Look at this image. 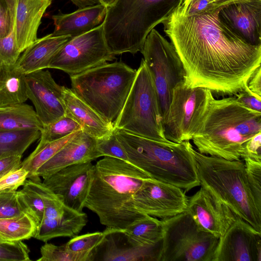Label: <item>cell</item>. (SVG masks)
Listing matches in <instances>:
<instances>
[{"label": "cell", "instance_id": "1", "mask_svg": "<svg viewBox=\"0 0 261 261\" xmlns=\"http://www.w3.org/2000/svg\"><path fill=\"white\" fill-rule=\"evenodd\" d=\"M220 10L189 16L178 7L162 23L183 64L185 83L232 96L247 88L260 66L261 46L247 44L228 31L219 20Z\"/></svg>", "mask_w": 261, "mask_h": 261}, {"label": "cell", "instance_id": "2", "mask_svg": "<svg viewBox=\"0 0 261 261\" xmlns=\"http://www.w3.org/2000/svg\"><path fill=\"white\" fill-rule=\"evenodd\" d=\"M149 178L129 162L104 156L94 165L84 207L106 228L124 230L147 215L135 207L133 196Z\"/></svg>", "mask_w": 261, "mask_h": 261}, {"label": "cell", "instance_id": "3", "mask_svg": "<svg viewBox=\"0 0 261 261\" xmlns=\"http://www.w3.org/2000/svg\"><path fill=\"white\" fill-rule=\"evenodd\" d=\"M259 132L261 112L247 108L234 96L214 97L191 140L201 153L239 160L246 142Z\"/></svg>", "mask_w": 261, "mask_h": 261}, {"label": "cell", "instance_id": "4", "mask_svg": "<svg viewBox=\"0 0 261 261\" xmlns=\"http://www.w3.org/2000/svg\"><path fill=\"white\" fill-rule=\"evenodd\" d=\"M200 186L261 233V190L251 181L243 160L204 154L190 146Z\"/></svg>", "mask_w": 261, "mask_h": 261}, {"label": "cell", "instance_id": "5", "mask_svg": "<svg viewBox=\"0 0 261 261\" xmlns=\"http://www.w3.org/2000/svg\"><path fill=\"white\" fill-rule=\"evenodd\" d=\"M129 162L150 178L189 191L199 186L190 141L163 142L114 129Z\"/></svg>", "mask_w": 261, "mask_h": 261}, {"label": "cell", "instance_id": "6", "mask_svg": "<svg viewBox=\"0 0 261 261\" xmlns=\"http://www.w3.org/2000/svg\"><path fill=\"white\" fill-rule=\"evenodd\" d=\"M184 0H117L107 8L104 37L114 56L140 51L154 27L163 23Z\"/></svg>", "mask_w": 261, "mask_h": 261}, {"label": "cell", "instance_id": "7", "mask_svg": "<svg viewBox=\"0 0 261 261\" xmlns=\"http://www.w3.org/2000/svg\"><path fill=\"white\" fill-rule=\"evenodd\" d=\"M137 70L122 61L106 63L70 76L71 90L113 123L129 92Z\"/></svg>", "mask_w": 261, "mask_h": 261}, {"label": "cell", "instance_id": "8", "mask_svg": "<svg viewBox=\"0 0 261 261\" xmlns=\"http://www.w3.org/2000/svg\"><path fill=\"white\" fill-rule=\"evenodd\" d=\"M119 129L150 139L168 142L156 91L143 59L124 105L113 122Z\"/></svg>", "mask_w": 261, "mask_h": 261}, {"label": "cell", "instance_id": "9", "mask_svg": "<svg viewBox=\"0 0 261 261\" xmlns=\"http://www.w3.org/2000/svg\"><path fill=\"white\" fill-rule=\"evenodd\" d=\"M160 261H213L219 238L200 230L186 212L161 219Z\"/></svg>", "mask_w": 261, "mask_h": 261}, {"label": "cell", "instance_id": "10", "mask_svg": "<svg viewBox=\"0 0 261 261\" xmlns=\"http://www.w3.org/2000/svg\"><path fill=\"white\" fill-rule=\"evenodd\" d=\"M158 94L164 122L168 114L173 89L185 81L183 64L172 44L153 29L140 51Z\"/></svg>", "mask_w": 261, "mask_h": 261}, {"label": "cell", "instance_id": "11", "mask_svg": "<svg viewBox=\"0 0 261 261\" xmlns=\"http://www.w3.org/2000/svg\"><path fill=\"white\" fill-rule=\"evenodd\" d=\"M214 97L208 89L191 87L185 81L177 84L173 89L164 122L166 139L175 143L191 140L198 132Z\"/></svg>", "mask_w": 261, "mask_h": 261}, {"label": "cell", "instance_id": "12", "mask_svg": "<svg viewBox=\"0 0 261 261\" xmlns=\"http://www.w3.org/2000/svg\"><path fill=\"white\" fill-rule=\"evenodd\" d=\"M104 37L103 23L72 38L55 55L48 68L62 70L70 76L113 61Z\"/></svg>", "mask_w": 261, "mask_h": 261}, {"label": "cell", "instance_id": "13", "mask_svg": "<svg viewBox=\"0 0 261 261\" xmlns=\"http://www.w3.org/2000/svg\"><path fill=\"white\" fill-rule=\"evenodd\" d=\"M133 201L138 211L163 219L185 212L188 197L181 188L149 178L134 194Z\"/></svg>", "mask_w": 261, "mask_h": 261}, {"label": "cell", "instance_id": "14", "mask_svg": "<svg viewBox=\"0 0 261 261\" xmlns=\"http://www.w3.org/2000/svg\"><path fill=\"white\" fill-rule=\"evenodd\" d=\"M28 98L32 102L42 125L49 124L66 113L64 86L58 84L50 72L40 70L25 75Z\"/></svg>", "mask_w": 261, "mask_h": 261}, {"label": "cell", "instance_id": "15", "mask_svg": "<svg viewBox=\"0 0 261 261\" xmlns=\"http://www.w3.org/2000/svg\"><path fill=\"white\" fill-rule=\"evenodd\" d=\"M93 167L92 162L71 165L43 179L42 182L61 198L65 206L82 213L89 191Z\"/></svg>", "mask_w": 261, "mask_h": 261}, {"label": "cell", "instance_id": "16", "mask_svg": "<svg viewBox=\"0 0 261 261\" xmlns=\"http://www.w3.org/2000/svg\"><path fill=\"white\" fill-rule=\"evenodd\" d=\"M213 261H261V233L238 217L219 238Z\"/></svg>", "mask_w": 261, "mask_h": 261}, {"label": "cell", "instance_id": "17", "mask_svg": "<svg viewBox=\"0 0 261 261\" xmlns=\"http://www.w3.org/2000/svg\"><path fill=\"white\" fill-rule=\"evenodd\" d=\"M198 228L220 238L239 217L202 187L188 198L186 211Z\"/></svg>", "mask_w": 261, "mask_h": 261}, {"label": "cell", "instance_id": "18", "mask_svg": "<svg viewBox=\"0 0 261 261\" xmlns=\"http://www.w3.org/2000/svg\"><path fill=\"white\" fill-rule=\"evenodd\" d=\"M105 237L95 250L96 260L104 261H160L162 240L154 245L135 241L123 230L106 228ZM94 258V259H95Z\"/></svg>", "mask_w": 261, "mask_h": 261}, {"label": "cell", "instance_id": "19", "mask_svg": "<svg viewBox=\"0 0 261 261\" xmlns=\"http://www.w3.org/2000/svg\"><path fill=\"white\" fill-rule=\"evenodd\" d=\"M220 22L244 42L261 46V0L234 3L221 9Z\"/></svg>", "mask_w": 261, "mask_h": 261}, {"label": "cell", "instance_id": "20", "mask_svg": "<svg viewBox=\"0 0 261 261\" xmlns=\"http://www.w3.org/2000/svg\"><path fill=\"white\" fill-rule=\"evenodd\" d=\"M99 157L96 139L81 130L37 170L36 175L45 179L64 167Z\"/></svg>", "mask_w": 261, "mask_h": 261}, {"label": "cell", "instance_id": "21", "mask_svg": "<svg viewBox=\"0 0 261 261\" xmlns=\"http://www.w3.org/2000/svg\"><path fill=\"white\" fill-rule=\"evenodd\" d=\"M51 0H16L15 33L21 54L37 39L41 19Z\"/></svg>", "mask_w": 261, "mask_h": 261}, {"label": "cell", "instance_id": "22", "mask_svg": "<svg viewBox=\"0 0 261 261\" xmlns=\"http://www.w3.org/2000/svg\"><path fill=\"white\" fill-rule=\"evenodd\" d=\"M107 7L100 4L79 8L69 14L61 12L52 16L54 36H70L72 38L85 34L101 24L105 18Z\"/></svg>", "mask_w": 261, "mask_h": 261}, {"label": "cell", "instance_id": "23", "mask_svg": "<svg viewBox=\"0 0 261 261\" xmlns=\"http://www.w3.org/2000/svg\"><path fill=\"white\" fill-rule=\"evenodd\" d=\"M63 99L66 114L80 125L83 132L96 139L106 137L113 132V123L106 120L71 89L64 86Z\"/></svg>", "mask_w": 261, "mask_h": 261}, {"label": "cell", "instance_id": "24", "mask_svg": "<svg viewBox=\"0 0 261 261\" xmlns=\"http://www.w3.org/2000/svg\"><path fill=\"white\" fill-rule=\"evenodd\" d=\"M71 38L70 36H54L52 34L37 38L22 52L15 65L25 74L48 68L55 55Z\"/></svg>", "mask_w": 261, "mask_h": 261}, {"label": "cell", "instance_id": "25", "mask_svg": "<svg viewBox=\"0 0 261 261\" xmlns=\"http://www.w3.org/2000/svg\"><path fill=\"white\" fill-rule=\"evenodd\" d=\"M87 215L66 206L62 216L58 218L43 217L37 227L35 239L46 242L58 237L77 236L86 225Z\"/></svg>", "mask_w": 261, "mask_h": 261}, {"label": "cell", "instance_id": "26", "mask_svg": "<svg viewBox=\"0 0 261 261\" xmlns=\"http://www.w3.org/2000/svg\"><path fill=\"white\" fill-rule=\"evenodd\" d=\"M0 106L24 103L28 98L25 75L14 65H0Z\"/></svg>", "mask_w": 261, "mask_h": 261}, {"label": "cell", "instance_id": "27", "mask_svg": "<svg viewBox=\"0 0 261 261\" xmlns=\"http://www.w3.org/2000/svg\"><path fill=\"white\" fill-rule=\"evenodd\" d=\"M43 125L32 106L21 103L0 109V130L35 129L41 130Z\"/></svg>", "mask_w": 261, "mask_h": 261}, {"label": "cell", "instance_id": "28", "mask_svg": "<svg viewBox=\"0 0 261 261\" xmlns=\"http://www.w3.org/2000/svg\"><path fill=\"white\" fill-rule=\"evenodd\" d=\"M41 131L35 129L0 130V156H22L28 148L40 138Z\"/></svg>", "mask_w": 261, "mask_h": 261}, {"label": "cell", "instance_id": "29", "mask_svg": "<svg viewBox=\"0 0 261 261\" xmlns=\"http://www.w3.org/2000/svg\"><path fill=\"white\" fill-rule=\"evenodd\" d=\"M81 130L74 132L62 139L47 143L41 146H37L20 164V167H23L29 172L28 178L34 181H41L40 177L36 175L37 170Z\"/></svg>", "mask_w": 261, "mask_h": 261}, {"label": "cell", "instance_id": "30", "mask_svg": "<svg viewBox=\"0 0 261 261\" xmlns=\"http://www.w3.org/2000/svg\"><path fill=\"white\" fill-rule=\"evenodd\" d=\"M123 230L135 241L143 245H154L163 239L161 220L147 215Z\"/></svg>", "mask_w": 261, "mask_h": 261}, {"label": "cell", "instance_id": "31", "mask_svg": "<svg viewBox=\"0 0 261 261\" xmlns=\"http://www.w3.org/2000/svg\"><path fill=\"white\" fill-rule=\"evenodd\" d=\"M37 225L28 214L0 219V238L4 241H17L34 237Z\"/></svg>", "mask_w": 261, "mask_h": 261}, {"label": "cell", "instance_id": "32", "mask_svg": "<svg viewBox=\"0 0 261 261\" xmlns=\"http://www.w3.org/2000/svg\"><path fill=\"white\" fill-rule=\"evenodd\" d=\"M17 197L24 213L30 216L38 226L44 217V204L33 182L27 179L22 188L17 191Z\"/></svg>", "mask_w": 261, "mask_h": 261}, {"label": "cell", "instance_id": "33", "mask_svg": "<svg viewBox=\"0 0 261 261\" xmlns=\"http://www.w3.org/2000/svg\"><path fill=\"white\" fill-rule=\"evenodd\" d=\"M81 130L80 125L66 113L55 121L43 126L37 146L62 139Z\"/></svg>", "mask_w": 261, "mask_h": 261}, {"label": "cell", "instance_id": "34", "mask_svg": "<svg viewBox=\"0 0 261 261\" xmlns=\"http://www.w3.org/2000/svg\"><path fill=\"white\" fill-rule=\"evenodd\" d=\"M40 253L38 261H93L95 255V251L73 252L66 244L57 246L48 243L41 246Z\"/></svg>", "mask_w": 261, "mask_h": 261}, {"label": "cell", "instance_id": "35", "mask_svg": "<svg viewBox=\"0 0 261 261\" xmlns=\"http://www.w3.org/2000/svg\"><path fill=\"white\" fill-rule=\"evenodd\" d=\"M33 182L43 202V217L55 218L62 216L66 206L64 205L61 198L47 188L41 181Z\"/></svg>", "mask_w": 261, "mask_h": 261}, {"label": "cell", "instance_id": "36", "mask_svg": "<svg viewBox=\"0 0 261 261\" xmlns=\"http://www.w3.org/2000/svg\"><path fill=\"white\" fill-rule=\"evenodd\" d=\"M20 54L15 38V15H12L9 33L7 36L0 38V65H15Z\"/></svg>", "mask_w": 261, "mask_h": 261}, {"label": "cell", "instance_id": "37", "mask_svg": "<svg viewBox=\"0 0 261 261\" xmlns=\"http://www.w3.org/2000/svg\"><path fill=\"white\" fill-rule=\"evenodd\" d=\"M96 149L100 156H111L129 162L126 152L118 140L114 129L110 135L96 139Z\"/></svg>", "mask_w": 261, "mask_h": 261}, {"label": "cell", "instance_id": "38", "mask_svg": "<svg viewBox=\"0 0 261 261\" xmlns=\"http://www.w3.org/2000/svg\"><path fill=\"white\" fill-rule=\"evenodd\" d=\"M104 237L103 231L77 235L65 244L69 250L73 252L94 251L102 242Z\"/></svg>", "mask_w": 261, "mask_h": 261}, {"label": "cell", "instance_id": "39", "mask_svg": "<svg viewBox=\"0 0 261 261\" xmlns=\"http://www.w3.org/2000/svg\"><path fill=\"white\" fill-rule=\"evenodd\" d=\"M30 252L22 241H0V261H29Z\"/></svg>", "mask_w": 261, "mask_h": 261}, {"label": "cell", "instance_id": "40", "mask_svg": "<svg viewBox=\"0 0 261 261\" xmlns=\"http://www.w3.org/2000/svg\"><path fill=\"white\" fill-rule=\"evenodd\" d=\"M23 213L17 191L0 192V219L14 218Z\"/></svg>", "mask_w": 261, "mask_h": 261}, {"label": "cell", "instance_id": "41", "mask_svg": "<svg viewBox=\"0 0 261 261\" xmlns=\"http://www.w3.org/2000/svg\"><path fill=\"white\" fill-rule=\"evenodd\" d=\"M28 171L19 167L10 171L0 178V192L16 191L28 179Z\"/></svg>", "mask_w": 261, "mask_h": 261}, {"label": "cell", "instance_id": "42", "mask_svg": "<svg viewBox=\"0 0 261 261\" xmlns=\"http://www.w3.org/2000/svg\"><path fill=\"white\" fill-rule=\"evenodd\" d=\"M246 158L261 161V132L256 134L246 142L242 159Z\"/></svg>", "mask_w": 261, "mask_h": 261}, {"label": "cell", "instance_id": "43", "mask_svg": "<svg viewBox=\"0 0 261 261\" xmlns=\"http://www.w3.org/2000/svg\"><path fill=\"white\" fill-rule=\"evenodd\" d=\"M11 23L12 15L7 0H0V38L8 35Z\"/></svg>", "mask_w": 261, "mask_h": 261}, {"label": "cell", "instance_id": "44", "mask_svg": "<svg viewBox=\"0 0 261 261\" xmlns=\"http://www.w3.org/2000/svg\"><path fill=\"white\" fill-rule=\"evenodd\" d=\"M237 100L247 108L261 112V99L258 98L247 90L241 91L234 95Z\"/></svg>", "mask_w": 261, "mask_h": 261}, {"label": "cell", "instance_id": "45", "mask_svg": "<svg viewBox=\"0 0 261 261\" xmlns=\"http://www.w3.org/2000/svg\"><path fill=\"white\" fill-rule=\"evenodd\" d=\"M21 156L18 155L0 156V178L10 171L20 167Z\"/></svg>", "mask_w": 261, "mask_h": 261}, {"label": "cell", "instance_id": "46", "mask_svg": "<svg viewBox=\"0 0 261 261\" xmlns=\"http://www.w3.org/2000/svg\"><path fill=\"white\" fill-rule=\"evenodd\" d=\"M245 89L261 99V66L258 67L250 75Z\"/></svg>", "mask_w": 261, "mask_h": 261}, {"label": "cell", "instance_id": "47", "mask_svg": "<svg viewBox=\"0 0 261 261\" xmlns=\"http://www.w3.org/2000/svg\"><path fill=\"white\" fill-rule=\"evenodd\" d=\"M79 8L100 4L99 0H70Z\"/></svg>", "mask_w": 261, "mask_h": 261}, {"label": "cell", "instance_id": "48", "mask_svg": "<svg viewBox=\"0 0 261 261\" xmlns=\"http://www.w3.org/2000/svg\"><path fill=\"white\" fill-rule=\"evenodd\" d=\"M117 0H99L101 4L105 6L107 8L113 6Z\"/></svg>", "mask_w": 261, "mask_h": 261}, {"label": "cell", "instance_id": "49", "mask_svg": "<svg viewBox=\"0 0 261 261\" xmlns=\"http://www.w3.org/2000/svg\"><path fill=\"white\" fill-rule=\"evenodd\" d=\"M7 106H0V109H4L6 108Z\"/></svg>", "mask_w": 261, "mask_h": 261}, {"label": "cell", "instance_id": "50", "mask_svg": "<svg viewBox=\"0 0 261 261\" xmlns=\"http://www.w3.org/2000/svg\"><path fill=\"white\" fill-rule=\"evenodd\" d=\"M4 241V240H3L0 238V241Z\"/></svg>", "mask_w": 261, "mask_h": 261}, {"label": "cell", "instance_id": "51", "mask_svg": "<svg viewBox=\"0 0 261 261\" xmlns=\"http://www.w3.org/2000/svg\"><path fill=\"white\" fill-rule=\"evenodd\" d=\"M0 69H1V67H0Z\"/></svg>", "mask_w": 261, "mask_h": 261}]
</instances>
